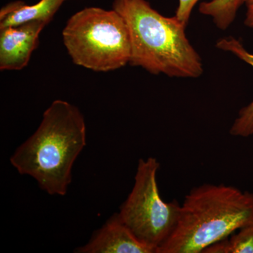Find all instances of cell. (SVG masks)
Wrapping results in <instances>:
<instances>
[{
    "label": "cell",
    "instance_id": "obj_1",
    "mask_svg": "<svg viewBox=\"0 0 253 253\" xmlns=\"http://www.w3.org/2000/svg\"><path fill=\"white\" fill-rule=\"evenodd\" d=\"M85 121L81 111L63 100H55L43 113L33 135L10 158L21 174L36 179L49 195L63 196L72 182L75 161L86 144Z\"/></svg>",
    "mask_w": 253,
    "mask_h": 253
},
{
    "label": "cell",
    "instance_id": "obj_2",
    "mask_svg": "<svg viewBox=\"0 0 253 253\" xmlns=\"http://www.w3.org/2000/svg\"><path fill=\"white\" fill-rule=\"evenodd\" d=\"M113 9L127 26L131 66L169 77L196 78L203 74L201 56L186 37V26L175 16H163L146 0H114Z\"/></svg>",
    "mask_w": 253,
    "mask_h": 253
},
{
    "label": "cell",
    "instance_id": "obj_3",
    "mask_svg": "<svg viewBox=\"0 0 253 253\" xmlns=\"http://www.w3.org/2000/svg\"><path fill=\"white\" fill-rule=\"evenodd\" d=\"M252 224L253 193L223 184H204L186 195L175 229L157 253H203Z\"/></svg>",
    "mask_w": 253,
    "mask_h": 253
},
{
    "label": "cell",
    "instance_id": "obj_4",
    "mask_svg": "<svg viewBox=\"0 0 253 253\" xmlns=\"http://www.w3.org/2000/svg\"><path fill=\"white\" fill-rule=\"evenodd\" d=\"M63 41L73 62L96 72L129 63L131 42L124 18L114 9L86 7L68 19Z\"/></svg>",
    "mask_w": 253,
    "mask_h": 253
},
{
    "label": "cell",
    "instance_id": "obj_5",
    "mask_svg": "<svg viewBox=\"0 0 253 253\" xmlns=\"http://www.w3.org/2000/svg\"><path fill=\"white\" fill-rule=\"evenodd\" d=\"M160 166L156 158L139 159L134 186L117 213L137 239L156 253L175 229L181 208L175 200L167 203L161 198L157 182Z\"/></svg>",
    "mask_w": 253,
    "mask_h": 253
},
{
    "label": "cell",
    "instance_id": "obj_6",
    "mask_svg": "<svg viewBox=\"0 0 253 253\" xmlns=\"http://www.w3.org/2000/svg\"><path fill=\"white\" fill-rule=\"evenodd\" d=\"M46 26L36 21L0 28V70L20 71L26 67Z\"/></svg>",
    "mask_w": 253,
    "mask_h": 253
},
{
    "label": "cell",
    "instance_id": "obj_7",
    "mask_svg": "<svg viewBox=\"0 0 253 253\" xmlns=\"http://www.w3.org/2000/svg\"><path fill=\"white\" fill-rule=\"evenodd\" d=\"M79 253H156L153 248L137 239L118 214L111 217L89 242L76 249Z\"/></svg>",
    "mask_w": 253,
    "mask_h": 253
},
{
    "label": "cell",
    "instance_id": "obj_8",
    "mask_svg": "<svg viewBox=\"0 0 253 253\" xmlns=\"http://www.w3.org/2000/svg\"><path fill=\"white\" fill-rule=\"evenodd\" d=\"M66 1L67 0H40L32 5L22 1L10 2L0 11V28L36 21L49 24Z\"/></svg>",
    "mask_w": 253,
    "mask_h": 253
},
{
    "label": "cell",
    "instance_id": "obj_9",
    "mask_svg": "<svg viewBox=\"0 0 253 253\" xmlns=\"http://www.w3.org/2000/svg\"><path fill=\"white\" fill-rule=\"evenodd\" d=\"M218 49L232 53L239 59L253 67V54L245 49L242 43L232 37L221 38L217 42ZM230 134L234 136L249 137L253 135V101L240 110L239 116L230 129Z\"/></svg>",
    "mask_w": 253,
    "mask_h": 253
},
{
    "label": "cell",
    "instance_id": "obj_10",
    "mask_svg": "<svg viewBox=\"0 0 253 253\" xmlns=\"http://www.w3.org/2000/svg\"><path fill=\"white\" fill-rule=\"evenodd\" d=\"M245 0H211L199 5L201 14L211 16L214 24L221 31H225L235 20L238 10Z\"/></svg>",
    "mask_w": 253,
    "mask_h": 253
},
{
    "label": "cell",
    "instance_id": "obj_11",
    "mask_svg": "<svg viewBox=\"0 0 253 253\" xmlns=\"http://www.w3.org/2000/svg\"><path fill=\"white\" fill-rule=\"evenodd\" d=\"M211 245L203 253H253V224Z\"/></svg>",
    "mask_w": 253,
    "mask_h": 253
},
{
    "label": "cell",
    "instance_id": "obj_12",
    "mask_svg": "<svg viewBox=\"0 0 253 253\" xmlns=\"http://www.w3.org/2000/svg\"><path fill=\"white\" fill-rule=\"evenodd\" d=\"M199 1V0H179L175 16L184 26H187L192 10Z\"/></svg>",
    "mask_w": 253,
    "mask_h": 253
},
{
    "label": "cell",
    "instance_id": "obj_13",
    "mask_svg": "<svg viewBox=\"0 0 253 253\" xmlns=\"http://www.w3.org/2000/svg\"><path fill=\"white\" fill-rule=\"evenodd\" d=\"M246 6V18L244 24L247 27L253 29V0H245Z\"/></svg>",
    "mask_w": 253,
    "mask_h": 253
}]
</instances>
